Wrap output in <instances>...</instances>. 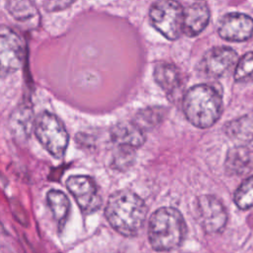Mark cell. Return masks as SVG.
<instances>
[{"mask_svg": "<svg viewBox=\"0 0 253 253\" xmlns=\"http://www.w3.org/2000/svg\"><path fill=\"white\" fill-rule=\"evenodd\" d=\"M186 222L181 212L170 207L156 210L150 216L148 239L153 249L169 251L181 245L186 235Z\"/></svg>", "mask_w": 253, "mask_h": 253, "instance_id": "3", "label": "cell"}, {"mask_svg": "<svg viewBox=\"0 0 253 253\" xmlns=\"http://www.w3.org/2000/svg\"><path fill=\"white\" fill-rule=\"evenodd\" d=\"M233 201L240 210L253 208V175L246 178L236 189Z\"/></svg>", "mask_w": 253, "mask_h": 253, "instance_id": "20", "label": "cell"}, {"mask_svg": "<svg viewBox=\"0 0 253 253\" xmlns=\"http://www.w3.org/2000/svg\"><path fill=\"white\" fill-rule=\"evenodd\" d=\"M149 18L153 27L170 41L179 39L183 33L184 9L177 1L154 2L149 9Z\"/></svg>", "mask_w": 253, "mask_h": 253, "instance_id": "5", "label": "cell"}, {"mask_svg": "<svg viewBox=\"0 0 253 253\" xmlns=\"http://www.w3.org/2000/svg\"><path fill=\"white\" fill-rule=\"evenodd\" d=\"M111 139L118 146L137 148L145 141L144 130L134 122H121L111 128Z\"/></svg>", "mask_w": 253, "mask_h": 253, "instance_id": "11", "label": "cell"}, {"mask_svg": "<svg viewBox=\"0 0 253 253\" xmlns=\"http://www.w3.org/2000/svg\"><path fill=\"white\" fill-rule=\"evenodd\" d=\"M73 2L71 1H48V2H43L42 5L45 10L47 11H57V10H62L67 8L68 6L72 5Z\"/></svg>", "mask_w": 253, "mask_h": 253, "instance_id": "23", "label": "cell"}, {"mask_svg": "<svg viewBox=\"0 0 253 253\" xmlns=\"http://www.w3.org/2000/svg\"><path fill=\"white\" fill-rule=\"evenodd\" d=\"M237 61V53L228 46H215L209 49L202 61V71L211 78L223 76Z\"/></svg>", "mask_w": 253, "mask_h": 253, "instance_id": "9", "label": "cell"}, {"mask_svg": "<svg viewBox=\"0 0 253 253\" xmlns=\"http://www.w3.org/2000/svg\"><path fill=\"white\" fill-rule=\"evenodd\" d=\"M166 116V109L163 107H148L140 110L136 116L134 123L143 130L158 126Z\"/></svg>", "mask_w": 253, "mask_h": 253, "instance_id": "19", "label": "cell"}, {"mask_svg": "<svg viewBox=\"0 0 253 253\" xmlns=\"http://www.w3.org/2000/svg\"><path fill=\"white\" fill-rule=\"evenodd\" d=\"M0 58L2 76L16 71L23 60L22 40L6 26H2L0 31Z\"/></svg>", "mask_w": 253, "mask_h": 253, "instance_id": "8", "label": "cell"}, {"mask_svg": "<svg viewBox=\"0 0 253 253\" xmlns=\"http://www.w3.org/2000/svg\"><path fill=\"white\" fill-rule=\"evenodd\" d=\"M210 9L205 2H195L184 9L183 33L188 37L199 35L208 26Z\"/></svg>", "mask_w": 253, "mask_h": 253, "instance_id": "13", "label": "cell"}, {"mask_svg": "<svg viewBox=\"0 0 253 253\" xmlns=\"http://www.w3.org/2000/svg\"><path fill=\"white\" fill-rule=\"evenodd\" d=\"M253 78V52L245 53L236 64L234 70V80L245 82Z\"/></svg>", "mask_w": 253, "mask_h": 253, "instance_id": "22", "label": "cell"}, {"mask_svg": "<svg viewBox=\"0 0 253 253\" xmlns=\"http://www.w3.org/2000/svg\"><path fill=\"white\" fill-rule=\"evenodd\" d=\"M146 213L143 200L129 190L113 193L105 208V215L111 226L125 236H134L139 232Z\"/></svg>", "mask_w": 253, "mask_h": 253, "instance_id": "1", "label": "cell"}, {"mask_svg": "<svg viewBox=\"0 0 253 253\" xmlns=\"http://www.w3.org/2000/svg\"><path fill=\"white\" fill-rule=\"evenodd\" d=\"M219 37L229 42H244L253 35V19L242 13H228L218 22Z\"/></svg>", "mask_w": 253, "mask_h": 253, "instance_id": "10", "label": "cell"}, {"mask_svg": "<svg viewBox=\"0 0 253 253\" xmlns=\"http://www.w3.org/2000/svg\"><path fill=\"white\" fill-rule=\"evenodd\" d=\"M225 134L234 141L248 143L253 140V113L246 114L224 125Z\"/></svg>", "mask_w": 253, "mask_h": 253, "instance_id": "15", "label": "cell"}, {"mask_svg": "<svg viewBox=\"0 0 253 253\" xmlns=\"http://www.w3.org/2000/svg\"><path fill=\"white\" fill-rule=\"evenodd\" d=\"M134 157L135 152L133 148L119 146L113 156L112 167L120 171H125L132 165L134 162Z\"/></svg>", "mask_w": 253, "mask_h": 253, "instance_id": "21", "label": "cell"}, {"mask_svg": "<svg viewBox=\"0 0 253 253\" xmlns=\"http://www.w3.org/2000/svg\"><path fill=\"white\" fill-rule=\"evenodd\" d=\"M225 171L228 175L242 176L253 170V148L238 145L230 148L224 162Z\"/></svg>", "mask_w": 253, "mask_h": 253, "instance_id": "12", "label": "cell"}, {"mask_svg": "<svg viewBox=\"0 0 253 253\" xmlns=\"http://www.w3.org/2000/svg\"><path fill=\"white\" fill-rule=\"evenodd\" d=\"M46 202L56 222L60 226L63 225L70 210L67 196L59 190H50L46 195Z\"/></svg>", "mask_w": 253, "mask_h": 253, "instance_id": "17", "label": "cell"}, {"mask_svg": "<svg viewBox=\"0 0 253 253\" xmlns=\"http://www.w3.org/2000/svg\"><path fill=\"white\" fill-rule=\"evenodd\" d=\"M33 124V112L27 107L15 110L9 120V126L13 135L21 140L29 136Z\"/></svg>", "mask_w": 253, "mask_h": 253, "instance_id": "16", "label": "cell"}, {"mask_svg": "<svg viewBox=\"0 0 253 253\" xmlns=\"http://www.w3.org/2000/svg\"><path fill=\"white\" fill-rule=\"evenodd\" d=\"M196 217L209 234L220 233L227 222V213L222 203L211 195H202L195 202Z\"/></svg>", "mask_w": 253, "mask_h": 253, "instance_id": "6", "label": "cell"}, {"mask_svg": "<svg viewBox=\"0 0 253 253\" xmlns=\"http://www.w3.org/2000/svg\"><path fill=\"white\" fill-rule=\"evenodd\" d=\"M182 107L192 125L207 128L214 125L222 113L221 94L210 84H198L184 95Z\"/></svg>", "mask_w": 253, "mask_h": 253, "instance_id": "2", "label": "cell"}, {"mask_svg": "<svg viewBox=\"0 0 253 253\" xmlns=\"http://www.w3.org/2000/svg\"><path fill=\"white\" fill-rule=\"evenodd\" d=\"M35 133L42 145L56 159L63 157L68 134L61 121L49 112H42L35 121Z\"/></svg>", "mask_w": 253, "mask_h": 253, "instance_id": "4", "label": "cell"}, {"mask_svg": "<svg viewBox=\"0 0 253 253\" xmlns=\"http://www.w3.org/2000/svg\"><path fill=\"white\" fill-rule=\"evenodd\" d=\"M6 7L9 13L21 23L32 25L39 22V13L30 1H8Z\"/></svg>", "mask_w": 253, "mask_h": 253, "instance_id": "18", "label": "cell"}, {"mask_svg": "<svg viewBox=\"0 0 253 253\" xmlns=\"http://www.w3.org/2000/svg\"><path fill=\"white\" fill-rule=\"evenodd\" d=\"M154 79L160 88L168 95L175 94L182 83L180 70L171 63L160 62L154 67Z\"/></svg>", "mask_w": 253, "mask_h": 253, "instance_id": "14", "label": "cell"}, {"mask_svg": "<svg viewBox=\"0 0 253 253\" xmlns=\"http://www.w3.org/2000/svg\"><path fill=\"white\" fill-rule=\"evenodd\" d=\"M66 187L83 212L91 213L100 209L102 200L95 182L90 177L71 176L66 181Z\"/></svg>", "mask_w": 253, "mask_h": 253, "instance_id": "7", "label": "cell"}]
</instances>
